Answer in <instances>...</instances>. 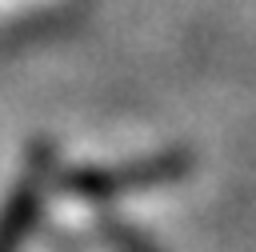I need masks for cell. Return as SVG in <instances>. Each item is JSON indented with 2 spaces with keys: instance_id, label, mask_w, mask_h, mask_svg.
<instances>
[{
  "instance_id": "cell-1",
  "label": "cell",
  "mask_w": 256,
  "mask_h": 252,
  "mask_svg": "<svg viewBox=\"0 0 256 252\" xmlns=\"http://www.w3.org/2000/svg\"><path fill=\"white\" fill-rule=\"evenodd\" d=\"M180 172V160H152V164H136L124 172H84L76 184L80 192H124L136 184H152V180H168Z\"/></svg>"
},
{
  "instance_id": "cell-2",
  "label": "cell",
  "mask_w": 256,
  "mask_h": 252,
  "mask_svg": "<svg viewBox=\"0 0 256 252\" xmlns=\"http://www.w3.org/2000/svg\"><path fill=\"white\" fill-rule=\"evenodd\" d=\"M36 200H40V184L24 180L20 192L12 196V204L0 216V252H20V244L32 228V216H36Z\"/></svg>"
}]
</instances>
